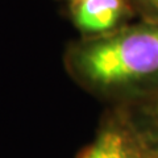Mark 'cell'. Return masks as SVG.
Returning a JSON list of instances; mask_svg holds the SVG:
<instances>
[{
	"label": "cell",
	"instance_id": "cell-1",
	"mask_svg": "<svg viewBox=\"0 0 158 158\" xmlns=\"http://www.w3.org/2000/svg\"><path fill=\"white\" fill-rule=\"evenodd\" d=\"M70 77L86 91L117 107L158 94V23L124 25L111 33L82 37L65 54Z\"/></svg>",
	"mask_w": 158,
	"mask_h": 158
},
{
	"label": "cell",
	"instance_id": "cell-2",
	"mask_svg": "<svg viewBox=\"0 0 158 158\" xmlns=\"http://www.w3.org/2000/svg\"><path fill=\"white\" fill-rule=\"evenodd\" d=\"M152 153L141 141L120 108L103 118L94 140L79 158H150Z\"/></svg>",
	"mask_w": 158,
	"mask_h": 158
},
{
	"label": "cell",
	"instance_id": "cell-3",
	"mask_svg": "<svg viewBox=\"0 0 158 158\" xmlns=\"http://www.w3.org/2000/svg\"><path fill=\"white\" fill-rule=\"evenodd\" d=\"M133 8L128 0H75L70 6L71 21L82 37H96L127 25Z\"/></svg>",
	"mask_w": 158,
	"mask_h": 158
},
{
	"label": "cell",
	"instance_id": "cell-4",
	"mask_svg": "<svg viewBox=\"0 0 158 158\" xmlns=\"http://www.w3.org/2000/svg\"><path fill=\"white\" fill-rule=\"evenodd\" d=\"M150 153H158V94L145 100L118 107Z\"/></svg>",
	"mask_w": 158,
	"mask_h": 158
},
{
	"label": "cell",
	"instance_id": "cell-5",
	"mask_svg": "<svg viewBox=\"0 0 158 158\" xmlns=\"http://www.w3.org/2000/svg\"><path fill=\"white\" fill-rule=\"evenodd\" d=\"M133 12L141 15L146 21L158 23V0H128Z\"/></svg>",
	"mask_w": 158,
	"mask_h": 158
},
{
	"label": "cell",
	"instance_id": "cell-6",
	"mask_svg": "<svg viewBox=\"0 0 158 158\" xmlns=\"http://www.w3.org/2000/svg\"><path fill=\"white\" fill-rule=\"evenodd\" d=\"M150 158H158V153H152V157Z\"/></svg>",
	"mask_w": 158,
	"mask_h": 158
},
{
	"label": "cell",
	"instance_id": "cell-7",
	"mask_svg": "<svg viewBox=\"0 0 158 158\" xmlns=\"http://www.w3.org/2000/svg\"><path fill=\"white\" fill-rule=\"evenodd\" d=\"M70 2H71V3H73V2H75V0H70Z\"/></svg>",
	"mask_w": 158,
	"mask_h": 158
}]
</instances>
